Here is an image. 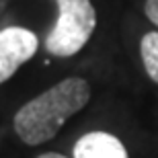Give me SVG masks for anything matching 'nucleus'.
Listing matches in <instances>:
<instances>
[{
  "label": "nucleus",
  "mask_w": 158,
  "mask_h": 158,
  "mask_svg": "<svg viewBox=\"0 0 158 158\" xmlns=\"http://www.w3.org/2000/svg\"><path fill=\"white\" fill-rule=\"evenodd\" d=\"M39 39L25 27H6L0 31V84L37 53Z\"/></svg>",
  "instance_id": "obj_3"
},
{
  "label": "nucleus",
  "mask_w": 158,
  "mask_h": 158,
  "mask_svg": "<svg viewBox=\"0 0 158 158\" xmlns=\"http://www.w3.org/2000/svg\"><path fill=\"white\" fill-rule=\"evenodd\" d=\"M37 158H68V156H64L60 152H45V154H39Z\"/></svg>",
  "instance_id": "obj_7"
},
{
  "label": "nucleus",
  "mask_w": 158,
  "mask_h": 158,
  "mask_svg": "<svg viewBox=\"0 0 158 158\" xmlns=\"http://www.w3.org/2000/svg\"><path fill=\"white\" fill-rule=\"evenodd\" d=\"M140 56L148 78L158 84V31H150L140 41Z\"/></svg>",
  "instance_id": "obj_5"
},
{
  "label": "nucleus",
  "mask_w": 158,
  "mask_h": 158,
  "mask_svg": "<svg viewBox=\"0 0 158 158\" xmlns=\"http://www.w3.org/2000/svg\"><path fill=\"white\" fill-rule=\"evenodd\" d=\"M144 12H146L148 21L158 27V0H146V4H144Z\"/></svg>",
  "instance_id": "obj_6"
},
{
  "label": "nucleus",
  "mask_w": 158,
  "mask_h": 158,
  "mask_svg": "<svg viewBox=\"0 0 158 158\" xmlns=\"http://www.w3.org/2000/svg\"><path fill=\"white\" fill-rule=\"evenodd\" d=\"M74 158H129L123 142L109 131H88L74 144Z\"/></svg>",
  "instance_id": "obj_4"
},
{
  "label": "nucleus",
  "mask_w": 158,
  "mask_h": 158,
  "mask_svg": "<svg viewBox=\"0 0 158 158\" xmlns=\"http://www.w3.org/2000/svg\"><path fill=\"white\" fill-rule=\"evenodd\" d=\"M58 21L45 37V49L56 58L76 56L97 27V10L90 0H56Z\"/></svg>",
  "instance_id": "obj_2"
},
{
  "label": "nucleus",
  "mask_w": 158,
  "mask_h": 158,
  "mask_svg": "<svg viewBox=\"0 0 158 158\" xmlns=\"http://www.w3.org/2000/svg\"><path fill=\"white\" fill-rule=\"evenodd\" d=\"M90 101V84L80 76H70L25 103L15 115V131L27 146L53 140L64 123L82 111Z\"/></svg>",
  "instance_id": "obj_1"
}]
</instances>
